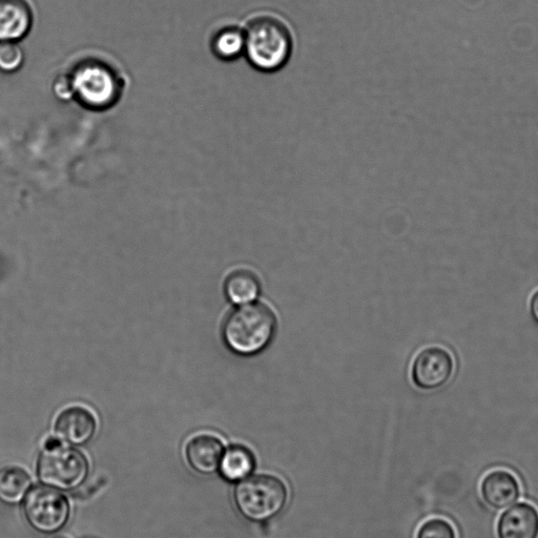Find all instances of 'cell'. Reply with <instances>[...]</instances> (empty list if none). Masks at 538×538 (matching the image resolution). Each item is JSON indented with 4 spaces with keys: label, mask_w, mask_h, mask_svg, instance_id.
<instances>
[{
    "label": "cell",
    "mask_w": 538,
    "mask_h": 538,
    "mask_svg": "<svg viewBox=\"0 0 538 538\" xmlns=\"http://www.w3.org/2000/svg\"><path fill=\"white\" fill-rule=\"evenodd\" d=\"M255 468L253 452L244 446L235 445L224 451L219 471L226 482L239 483L250 477Z\"/></svg>",
    "instance_id": "cell-14"
},
{
    "label": "cell",
    "mask_w": 538,
    "mask_h": 538,
    "mask_svg": "<svg viewBox=\"0 0 538 538\" xmlns=\"http://www.w3.org/2000/svg\"><path fill=\"white\" fill-rule=\"evenodd\" d=\"M32 487L29 473L17 466L0 468V502L14 506L25 501Z\"/></svg>",
    "instance_id": "cell-15"
},
{
    "label": "cell",
    "mask_w": 538,
    "mask_h": 538,
    "mask_svg": "<svg viewBox=\"0 0 538 538\" xmlns=\"http://www.w3.org/2000/svg\"><path fill=\"white\" fill-rule=\"evenodd\" d=\"M213 55L224 62H232L244 55V32L242 24L223 22L216 25L209 36Z\"/></svg>",
    "instance_id": "cell-13"
},
{
    "label": "cell",
    "mask_w": 538,
    "mask_h": 538,
    "mask_svg": "<svg viewBox=\"0 0 538 538\" xmlns=\"http://www.w3.org/2000/svg\"><path fill=\"white\" fill-rule=\"evenodd\" d=\"M455 363L445 348L432 346L425 348L412 365V380L424 390H437L445 386L453 377Z\"/></svg>",
    "instance_id": "cell-7"
},
{
    "label": "cell",
    "mask_w": 538,
    "mask_h": 538,
    "mask_svg": "<svg viewBox=\"0 0 538 538\" xmlns=\"http://www.w3.org/2000/svg\"><path fill=\"white\" fill-rule=\"evenodd\" d=\"M498 538H538V509L527 502L507 508L496 524Z\"/></svg>",
    "instance_id": "cell-11"
},
{
    "label": "cell",
    "mask_w": 538,
    "mask_h": 538,
    "mask_svg": "<svg viewBox=\"0 0 538 538\" xmlns=\"http://www.w3.org/2000/svg\"><path fill=\"white\" fill-rule=\"evenodd\" d=\"M127 80L118 62L105 53L87 51L75 56L66 72L57 77L54 91L62 100L75 99L91 111L113 108Z\"/></svg>",
    "instance_id": "cell-1"
},
{
    "label": "cell",
    "mask_w": 538,
    "mask_h": 538,
    "mask_svg": "<svg viewBox=\"0 0 538 538\" xmlns=\"http://www.w3.org/2000/svg\"><path fill=\"white\" fill-rule=\"evenodd\" d=\"M234 499L246 520L265 523L284 510L288 492L285 484L274 475L260 474L240 482L235 489Z\"/></svg>",
    "instance_id": "cell-5"
},
{
    "label": "cell",
    "mask_w": 538,
    "mask_h": 538,
    "mask_svg": "<svg viewBox=\"0 0 538 538\" xmlns=\"http://www.w3.org/2000/svg\"><path fill=\"white\" fill-rule=\"evenodd\" d=\"M35 22L30 0H0V41H18L27 37Z\"/></svg>",
    "instance_id": "cell-10"
},
{
    "label": "cell",
    "mask_w": 538,
    "mask_h": 538,
    "mask_svg": "<svg viewBox=\"0 0 538 538\" xmlns=\"http://www.w3.org/2000/svg\"><path fill=\"white\" fill-rule=\"evenodd\" d=\"M277 318L263 303L240 305L226 317L222 337L227 348L241 357L256 356L273 341Z\"/></svg>",
    "instance_id": "cell-3"
},
{
    "label": "cell",
    "mask_w": 538,
    "mask_h": 538,
    "mask_svg": "<svg viewBox=\"0 0 538 538\" xmlns=\"http://www.w3.org/2000/svg\"><path fill=\"white\" fill-rule=\"evenodd\" d=\"M25 53L15 41H0V72L16 73L24 66Z\"/></svg>",
    "instance_id": "cell-17"
},
{
    "label": "cell",
    "mask_w": 538,
    "mask_h": 538,
    "mask_svg": "<svg viewBox=\"0 0 538 538\" xmlns=\"http://www.w3.org/2000/svg\"><path fill=\"white\" fill-rule=\"evenodd\" d=\"M90 462L85 453L76 448L50 440L39 454L37 477L41 484L60 490L72 491L88 480Z\"/></svg>",
    "instance_id": "cell-4"
},
{
    "label": "cell",
    "mask_w": 538,
    "mask_h": 538,
    "mask_svg": "<svg viewBox=\"0 0 538 538\" xmlns=\"http://www.w3.org/2000/svg\"><path fill=\"white\" fill-rule=\"evenodd\" d=\"M24 512L29 525L41 534L64 529L71 517V504L65 494L50 487H36L25 499Z\"/></svg>",
    "instance_id": "cell-6"
},
{
    "label": "cell",
    "mask_w": 538,
    "mask_h": 538,
    "mask_svg": "<svg viewBox=\"0 0 538 538\" xmlns=\"http://www.w3.org/2000/svg\"><path fill=\"white\" fill-rule=\"evenodd\" d=\"M417 538H458V534L450 522L431 519L420 527Z\"/></svg>",
    "instance_id": "cell-18"
},
{
    "label": "cell",
    "mask_w": 538,
    "mask_h": 538,
    "mask_svg": "<svg viewBox=\"0 0 538 538\" xmlns=\"http://www.w3.org/2000/svg\"><path fill=\"white\" fill-rule=\"evenodd\" d=\"M244 57L258 72L277 73L292 60L296 33L283 16L275 12H256L242 23Z\"/></svg>",
    "instance_id": "cell-2"
},
{
    "label": "cell",
    "mask_w": 538,
    "mask_h": 538,
    "mask_svg": "<svg viewBox=\"0 0 538 538\" xmlns=\"http://www.w3.org/2000/svg\"><path fill=\"white\" fill-rule=\"evenodd\" d=\"M223 453V443L212 434H199L185 447L186 462L202 475H211L219 470Z\"/></svg>",
    "instance_id": "cell-12"
},
{
    "label": "cell",
    "mask_w": 538,
    "mask_h": 538,
    "mask_svg": "<svg viewBox=\"0 0 538 538\" xmlns=\"http://www.w3.org/2000/svg\"><path fill=\"white\" fill-rule=\"evenodd\" d=\"M261 292L258 277L250 272L240 269L229 275L224 282V294L230 302L244 305L255 301Z\"/></svg>",
    "instance_id": "cell-16"
},
{
    "label": "cell",
    "mask_w": 538,
    "mask_h": 538,
    "mask_svg": "<svg viewBox=\"0 0 538 538\" xmlns=\"http://www.w3.org/2000/svg\"><path fill=\"white\" fill-rule=\"evenodd\" d=\"M530 313L533 319L538 323V289L531 297Z\"/></svg>",
    "instance_id": "cell-19"
},
{
    "label": "cell",
    "mask_w": 538,
    "mask_h": 538,
    "mask_svg": "<svg viewBox=\"0 0 538 538\" xmlns=\"http://www.w3.org/2000/svg\"><path fill=\"white\" fill-rule=\"evenodd\" d=\"M56 437L72 447L89 444L97 431L94 413L81 406H72L62 410L54 423Z\"/></svg>",
    "instance_id": "cell-8"
},
{
    "label": "cell",
    "mask_w": 538,
    "mask_h": 538,
    "mask_svg": "<svg viewBox=\"0 0 538 538\" xmlns=\"http://www.w3.org/2000/svg\"><path fill=\"white\" fill-rule=\"evenodd\" d=\"M481 495L484 503L491 509L502 511L520 500L522 488L513 473L496 469L485 475L481 483Z\"/></svg>",
    "instance_id": "cell-9"
},
{
    "label": "cell",
    "mask_w": 538,
    "mask_h": 538,
    "mask_svg": "<svg viewBox=\"0 0 538 538\" xmlns=\"http://www.w3.org/2000/svg\"><path fill=\"white\" fill-rule=\"evenodd\" d=\"M53 538H68L67 536H64V535H56L54 536Z\"/></svg>",
    "instance_id": "cell-20"
}]
</instances>
